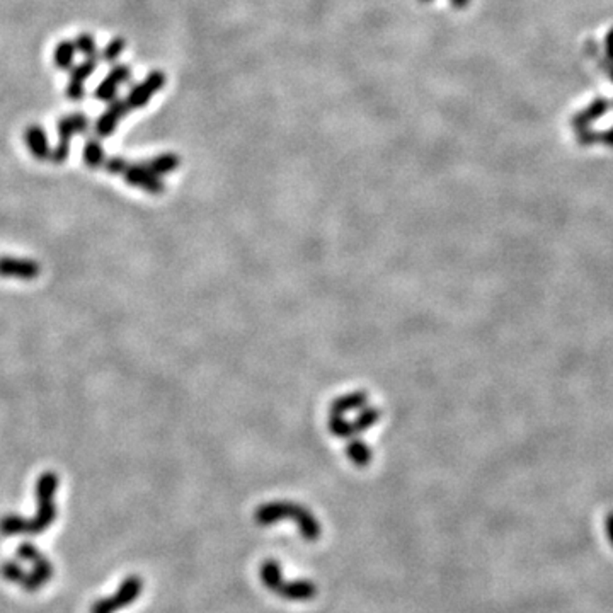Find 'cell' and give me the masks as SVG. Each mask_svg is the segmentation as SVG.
<instances>
[{
  "label": "cell",
  "mask_w": 613,
  "mask_h": 613,
  "mask_svg": "<svg viewBox=\"0 0 613 613\" xmlns=\"http://www.w3.org/2000/svg\"><path fill=\"white\" fill-rule=\"evenodd\" d=\"M608 535H610V538H612V542H613V515L610 516V518H608Z\"/></svg>",
  "instance_id": "22"
},
{
  "label": "cell",
  "mask_w": 613,
  "mask_h": 613,
  "mask_svg": "<svg viewBox=\"0 0 613 613\" xmlns=\"http://www.w3.org/2000/svg\"><path fill=\"white\" fill-rule=\"evenodd\" d=\"M89 118L84 113H72L60 118L56 130H59V145L52 150V159L55 164H63L70 153V142L75 133H84L89 128Z\"/></svg>",
  "instance_id": "4"
},
{
  "label": "cell",
  "mask_w": 613,
  "mask_h": 613,
  "mask_svg": "<svg viewBox=\"0 0 613 613\" xmlns=\"http://www.w3.org/2000/svg\"><path fill=\"white\" fill-rule=\"evenodd\" d=\"M130 75H132V70H130L128 65H114V67L109 70V73L101 80V84L96 87L94 98L103 103L114 101V99H116L118 87L121 86V84L128 82Z\"/></svg>",
  "instance_id": "7"
},
{
  "label": "cell",
  "mask_w": 613,
  "mask_h": 613,
  "mask_svg": "<svg viewBox=\"0 0 613 613\" xmlns=\"http://www.w3.org/2000/svg\"><path fill=\"white\" fill-rule=\"evenodd\" d=\"M128 111H130L128 103L123 101V99H114V101H111L109 106L104 109V113L98 118V121H96L94 125V130L96 133H98V137L101 138L111 137V135L114 133V130H116L119 119L125 116Z\"/></svg>",
  "instance_id": "8"
},
{
  "label": "cell",
  "mask_w": 613,
  "mask_h": 613,
  "mask_svg": "<svg viewBox=\"0 0 613 613\" xmlns=\"http://www.w3.org/2000/svg\"><path fill=\"white\" fill-rule=\"evenodd\" d=\"M142 589H144V581L138 576H128L119 584L118 591L113 596L94 603L91 613H114L116 610H121V608L132 605L142 595Z\"/></svg>",
  "instance_id": "5"
},
{
  "label": "cell",
  "mask_w": 613,
  "mask_h": 613,
  "mask_svg": "<svg viewBox=\"0 0 613 613\" xmlns=\"http://www.w3.org/2000/svg\"><path fill=\"white\" fill-rule=\"evenodd\" d=\"M123 177L128 184L132 186L144 188L149 192H160L162 191V183L157 179L156 174L149 171L145 165H126V169L123 171Z\"/></svg>",
  "instance_id": "11"
},
{
  "label": "cell",
  "mask_w": 613,
  "mask_h": 613,
  "mask_svg": "<svg viewBox=\"0 0 613 613\" xmlns=\"http://www.w3.org/2000/svg\"><path fill=\"white\" fill-rule=\"evenodd\" d=\"M126 165H128V162L121 159V157H111V159L104 162V169H106L107 172H111V174H123Z\"/></svg>",
  "instance_id": "20"
},
{
  "label": "cell",
  "mask_w": 613,
  "mask_h": 613,
  "mask_svg": "<svg viewBox=\"0 0 613 613\" xmlns=\"http://www.w3.org/2000/svg\"><path fill=\"white\" fill-rule=\"evenodd\" d=\"M75 48L86 55V59H98V45L92 34L82 33L75 38Z\"/></svg>",
  "instance_id": "16"
},
{
  "label": "cell",
  "mask_w": 613,
  "mask_h": 613,
  "mask_svg": "<svg viewBox=\"0 0 613 613\" xmlns=\"http://www.w3.org/2000/svg\"><path fill=\"white\" fill-rule=\"evenodd\" d=\"M254 518H256V523H259L263 527L273 525V523H278L280 520H293L298 525L302 537L308 542L317 540L322 531L321 523L317 522V518L310 511H307L305 508L296 506V504H264V506H261L256 511Z\"/></svg>",
  "instance_id": "2"
},
{
  "label": "cell",
  "mask_w": 613,
  "mask_h": 613,
  "mask_svg": "<svg viewBox=\"0 0 613 613\" xmlns=\"http://www.w3.org/2000/svg\"><path fill=\"white\" fill-rule=\"evenodd\" d=\"M17 555L22 561H28L33 564V570L26 574L24 581H22V588L26 591L33 593L38 591L40 588L48 583L53 576V566L48 559L45 557V554H41L33 543L24 542L17 547Z\"/></svg>",
  "instance_id": "3"
},
{
  "label": "cell",
  "mask_w": 613,
  "mask_h": 613,
  "mask_svg": "<svg viewBox=\"0 0 613 613\" xmlns=\"http://www.w3.org/2000/svg\"><path fill=\"white\" fill-rule=\"evenodd\" d=\"M176 165V159L172 156H160L152 159L150 162H146L145 167L149 169L152 174H162V172H169L172 171Z\"/></svg>",
  "instance_id": "18"
},
{
  "label": "cell",
  "mask_w": 613,
  "mask_h": 613,
  "mask_svg": "<svg viewBox=\"0 0 613 613\" xmlns=\"http://www.w3.org/2000/svg\"><path fill=\"white\" fill-rule=\"evenodd\" d=\"M65 94L70 101H82L86 98V87L84 84H75V82H68L67 89H65Z\"/></svg>",
  "instance_id": "21"
},
{
  "label": "cell",
  "mask_w": 613,
  "mask_h": 613,
  "mask_svg": "<svg viewBox=\"0 0 613 613\" xmlns=\"http://www.w3.org/2000/svg\"><path fill=\"white\" fill-rule=\"evenodd\" d=\"M164 80H165L164 75H162L160 72H152V73H150V75L146 77L144 82H140V84H138V86H135L132 91H130L128 99H126L128 106L130 107H142V106H145V104L149 103V99L153 96V92L159 91V89L162 87Z\"/></svg>",
  "instance_id": "10"
},
{
  "label": "cell",
  "mask_w": 613,
  "mask_h": 613,
  "mask_svg": "<svg viewBox=\"0 0 613 613\" xmlns=\"http://www.w3.org/2000/svg\"><path fill=\"white\" fill-rule=\"evenodd\" d=\"M125 48H126V41L121 40V38H114L113 41H109V43L104 46L101 59L104 61H114L119 55H121Z\"/></svg>",
  "instance_id": "19"
},
{
  "label": "cell",
  "mask_w": 613,
  "mask_h": 613,
  "mask_svg": "<svg viewBox=\"0 0 613 613\" xmlns=\"http://www.w3.org/2000/svg\"><path fill=\"white\" fill-rule=\"evenodd\" d=\"M59 489V476L55 472L41 474L36 482L38 511L33 518L26 520L17 515H7L0 520V533L10 535H40L52 527L56 518L55 492Z\"/></svg>",
  "instance_id": "1"
},
{
  "label": "cell",
  "mask_w": 613,
  "mask_h": 613,
  "mask_svg": "<svg viewBox=\"0 0 613 613\" xmlns=\"http://www.w3.org/2000/svg\"><path fill=\"white\" fill-rule=\"evenodd\" d=\"M98 68V59H86L70 68V82L84 84Z\"/></svg>",
  "instance_id": "15"
},
{
  "label": "cell",
  "mask_w": 613,
  "mask_h": 613,
  "mask_svg": "<svg viewBox=\"0 0 613 613\" xmlns=\"http://www.w3.org/2000/svg\"><path fill=\"white\" fill-rule=\"evenodd\" d=\"M0 276L17 278V280H34L40 276V264L33 259L19 257H0Z\"/></svg>",
  "instance_id": "9"
},
{
  "label": "cell",
  "mask_w": 613,
  "mask_h": 613,
  "mask_svg": "<svg viewBox=\"0 0 613 613\" xmlns=\"http://www.w3.org/2000/svg\"><path fill=\"white\" fill-rule=\"evenodd\" d=\"M84 162H86L87 167L91 169H98L104 165V149L101 145V142L92 138V140H87L86 145H84V152H82Z\"/></svg>",
  "instance_id": "14"
},
{
  "label": "cell",
  "mask_w": 613,
  "mask_h": 613,
  "mask_svg": "<svg viewBox=\"0 0 613 613\" xmlns=\"http://www.w3.org/2000/svg\"><path fill=\"white\" fill-rule=\"evenodd\" d=\"M75 43L70 40H61L59 45H56L55 52H53V61H55L56 67L60 70H70L73 67V59H75Z\"/></svg>",
  "instance_id": "13"
},
{
  "label": "cell",
  "mask_w": 613,
  "mask_h": 613,
  "mask_svg": "<svg viewBox=\"0 0 613 613\" xmlns=\"http://www.w3.org/2000/svg\"><path fill=\"white\" fill-rule=\"evenodd\" d=\"M271 591L288 601H308L317 596L319 589L317 584L312 583V581L308 580L285 581L283 577H281V580L273 586Z\"/></svg>",
  "instance_id": "6"
},
{
  "label": "cell",
  "mask_w": 613,
  "mask_h": 613,
  "mask_svg": "<svg viewBox=\"0 0 613 613\" xmlns=\"http://www.w3.org/2000/svg\"><path fill=\"white\" fill-rule=\"evenodd\" d=\"M24 142L34 159L46 160L52 157L48 137H46V132L40 125H31L24 130Z\"/></svg>",
  "instance_id": "12"
},
{
  "label": "cell",
  "mask_w": 613,
  "mask_h": 613,
  "mask_svg": "<svg viewBox=\"0 0 613 613\" xmlns=\"http://www.w3.org/2000/svg\"><path fill=\"white\" fill-rule=\"evenodd\" d=\"M0 574H2L3 580L10 581V583L22 584V581H24L26 574L28 573H26V570L22 569L21 566L17 564V562L7 561V562H3L2 568H0Z\"/></svg>",
  "instance_id": "17"
}]
</instances>
